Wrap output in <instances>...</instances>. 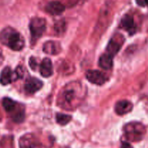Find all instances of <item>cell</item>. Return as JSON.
Instances as JSON below:
<instances>
[{"mask_svg": "<svg viewBox=\"0 0 148 148\" xmlns=\"http://www.w3.org/2000/svg\"><path fill=\"white\" fill-rule=\"evenodd\" d=\"M20 148H42L39 139L33 134H25L19 140Z\"/></svg>", "mask_w": 148, "mask_h": 148, "instance_id": "obj_5", "label": "cell"}, {"mask_svg": "<svg viewBox=\"0 0 148 148\" xmlns=\"http://www.w3.org/2000/svg\"><path fill=\"white\" fill-rule=\"evenodd\" d=\"M133 108V104L127 100L118 101L115 106V111L118 115H124L131 112Z\"/></svg>", "mask_w": 148, "mask_h": 148, "instance_id": "obj_12", "label": "cell"}, {"mask_svg": "<svg viewBox=\"0 0 148 148\" xmlns=\"http://www.w3.org/2000/svg\"><path fill=\"white\" fill-rule=\"evenodd\" d=\"M43 87V82L36 77H30L26 80L24 85L25 92L28 94H33L40 90Z\"/></svg>", "mask_w": 148, "mask_h": 148, "instance_id": "obj_9", "label": "cell"}, {"mask_svg": "<svg viewBox=\"0 0 148 148\" xmlns=\"http://www.w3.org/2000/svg\"><path fill=\"white\" fill-rule=\"evenodd\" d=\"M3 60H4V56H3L2 51H1V49H0V66H1V64H2Z\"/></svg>", "mask_w": 148, "mask_h": 148, "instance_id": "obj_23", "label": "cell"}, {"mask_svg": "<svg viewBox=\"0 0 148 148\" xmlns=\"http://www.w3.org/2000/svg\"><path fill=\"white\" fill-rule=\"evenodd\" d=\"M29 65L31 67L32 69L36 70V68L37 66V62H36V59L34 57H31L29 60Z\"/></svg>", "mask_w": 148, "mask_h": 148, "instance_id": "obj_20", "label": "cell"}, {"mask_svg": "<svg viewBox=\"0 0 148 148\" xmlns=\"http://www.w3.org/2000/svg\"><path fill=\"white\" fill-rule=\"evenodd\" d=\"M2 105L5 111L8 113L12 112L17 106V103L9 98H5L3 99Z\"/></svg>", "mask_w": 148, "mask_h": 148, "instance_id": "obj_16", "label": "cell"}, {"mask_svg": "<svg viewBox=\"0 0 148 148\" xmlns=\"http://www.w3.org/2000/svg\"><path fill=\"white\" fill-rule=\"evenodd\" d=\"M17 73L13 72L10 67L7 66L3 70L1 71V75H0V83L3 85H7L11 83L14 80H17L18 79Z\"/></svg>", "mask_w": 148, "mask_h": 148, "instance_id": "obj_8", "label": "cell"}, {"mask_svg": "<svg viewBox=\"0 0 148 148\" xmlns=\"http://www.w3.org/2000/svg\"><path fill=\"white\" fill-rule=\"evenodd\" d=\"M46 22L43 18L34 17L30 23V30L32 40H36L42 36L46 30Z\"/></svg>", "mask_w": 148, "mask_h": 148, "instance_id": "obj_4", "label": "cell"}, {"mask_svg": "<svg viewBox=\"0 0 148 148\" xmlns=\"http://www.w3.org/2000/svg\"><path fill=\"white\" fill-rule=\"evenodd\" d=\"M40 73L43 77H49L53 74V64L49 58L43 59L40 64Z\"/></svg>", "mask_w": 148, "mask_h": 148, "instance_id": "obj_14", "label": "cell"}, {"mask_svg": "<svg viewBox=\"0 0 148 148\" xmlns=\"http://www.w3.org/2000/svg\"><path fill=\"white\" fill-rule=\"evenodd\" d=\"M43 50L47 54L56 55L60 53L62 51V47L60 46V43L58 42L50 40L44 43Z\"/></svg>", "mask_w": 148, "mask_h": 148, "instance_id": "obj_13", "label": "cell"}, {"mask_svg": "<svg viewBox=\"0 0 148 148\" xmlns=\"http://www.w3.org/2000/svg\"><path fill=\"white\" fill-rule=\"evenodd\" d=\"M63 148H69V147H63Z\"/></svg>", "mask_w": 148, "mask_h": 148, "instance_id": "obj_24", "label": "cell"}, {"mask_svg": "<svg viewBox=\"0 0 148 148\" xmlns=\"http://www.w3.org/2000/svg\"><path fill=\"white\" fill-rule=\"evenodd\" d=\"M85 96V90L82 84L72 82L62 88L58 95V105L65 110H74L77 108Z\"/></svg>", "mask_w": 148, "mask_h": 148, "instance_id": "obj_1", "label": "cell"}, {"mask_svg": "<svg viewBox=\"0 0 148 148\" xmlns=\"http://www.w3.org/2000/svg\"><path fill=\"white\" fill-rule=\"evenodd\" d=\"M124 42V38L121 35L116 34L113 36L106 47V53L112 56H115L119 51Z\"/></svg>", "mask_w": 148, "mask_h": 148, "instance_id": "obj_6", "label": "cell"}, {"mask_svg": "<svg viewBox=\"0 0 148 148\" xmlns=\"http://www.w3.org/2000/svg\"><path fill=\"white\" fill-rule=\"evenodd\" d=\"M54 28L57 33H62L65 29V23L64 20H60L55 23Z\"/></svg>", "mask_w": 148, "mask_h": 148, "instance_id": "obj_19", "label": "cell"}, {"mask_svg": "<svg viewBox=\"0 0 148 148\" xmlns=\"http://www.w3.org/2000/svg\"><path fill=\"white\" fill-rule=\"evenodd\" d=\"M12 114H13L12 115V118L13 121H14L17 123L22 122V121L24 120L25 117V112L24 109H22V108H18V107H16L15 109L12 112Z\"/></svg>", "mask_w": 148, "mask_h": 148, "instance_id": "obj_17", "label": "cell"}, {"mask_svg": "<svg viewBox=\"0 0 148 148\" xmlns=\"http://www.w3.org/2000/svg\"><path fill=\"white\" fill-rule=\"evenodd\" d=\"M121 27L127 30L130 35L134 34L137 30V26L134 23V18L130 14H125L121 19Z\"/></svg>", "mask_w": 148, "mask_h": 148, "instance_id": "obj_11", "label": "cell"}, {"mask_svg": "<svg viewBox=\"0 0 148 148\" xmlns=\"http://www.w3.org/2000/svg\"><path fill=\"white\" fill-rule=\"evenodd\" d=\"M99 66L103 69H110L113 66V56L106 53L99 59Z\"/></svg>", "mask_w": 148, "mask_h": 148, "instance_id": "obj_15", "label": "cell"}, {"mask_svg": "<svg viewBox=\"0 0 148 148\" xmlns=\"http://www.w3.org/2000/svg\"><path fill=\"white\" fill-rule=\"evenodd\" d=\"M136 2L139 6L145 7L147 5V0H136Z\"/></svg>", "mask_w": 148, "mask_h": 148, "instance_id": "obj_21", "label": "cell"}, {"mask_svg": "<svg viewBox=\"0 0 148 148\" xmlns=\"http://www.w3.org/2000/svg\"><path fill=\"white\" fill-rule=\"evenodd\" d=\"M0 42L16 51H21L25 46V40L23 36L10 27L1 30L0 33Z\"/></svg>", "mask_w": 148, "mask_h": 148, "instance_id": "obj_2", "label": "cell"}, {"mask_svg": "<svg viewBox=\"0 0 148 148\" xmlns=\"http://www.w3.org/2000/svg\"><path fill=\"white\" fill-rule=\"evenodd\" d=\"M86 77L90 82L98 85H103L108 80L104 73L98 70H88L86 72Z\"/></svg>", "mask_w": 148, "mask_h": 148, "instance_id": "obj_7", "label": "cell"}, {"mask_svg": "<svg viewBox=\"0 0 148 148\" xmlns=\"http://www.w3.org/2000/svg\"><path fill=\"white\" fill-rule=\"evenodd\" d=\"M65 7L59 1H50L46 6V11L52 15H59L64 12Z\"/></svg>", "mask_w": 148, "mask_h": 148, "instance_id": "obj_10", "label": "cell"}, {"mask_svg": "<svg viewBox=\"0 0 148 148\" xmlns=\"http://www.w3.org/2000/svg\"><path fill=\"white\" fill-rule=\"evenodd\" d=\"M121 148H133L132 146L128 143H123L122 145H121Z\"/></svg>", "mask_w": 148, "mask_h": 148, "instance_id": "obj_22", "label": "cell"}, {"mask_svg": "<svg viewBox=\"0 0 148 148\" xmlns=\"http://www.w3.org/2000/svg\"><path fill=\"white\" fill-rule=\"evenodd\" d=\"M126 139L130 142L141 141L146 134V128L143 124L133 121L126 124L124 127Z\"/></svg>", "mask_w": 148, "mask_h": 148, "instance_id": "obj_3", "label": "cell"}, {"mask_svg": "<svg viewBox=\"0 0 148 148\" xmlns=\"http://www.w3.org/2000/svg\"><path fill=\"white\" fill-rule=\"evenodd\" d=\"M56 122L62 126H64L67 124L69 121L72 119V116L69 115H66V114H57L56 116Z\"/></svg>", "mask_w": 148, "mask_h": 148, "instance_id": "obj_18", "label": "cell"}]
</instances>
